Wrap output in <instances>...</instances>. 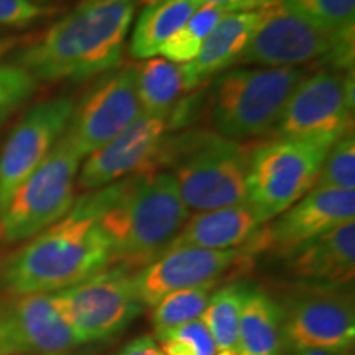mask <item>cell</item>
Masks as SVG:
<instances>
[{
    "mask_svg": "<svg viewBox=\"0 0 355 355\" xmlns=\"http://www.w3.org/2000/svg\"><path fill=\"white\" fill-rule=\"evenodd\" d=\"M101 191L73 207L0 261V290L10 296L56 293L114 263L112 243L101 225Z\"/></svg>",
    "mask_w": 355,
    "mask_h": 355,
    "instance_id": "6da1fadb",
    "label": "cell"
},
{
    "mask_svg": "<svg viewBox=\"0 0 355 355\" xmlns=\"http://www.w3.org/2000/svg\"><path fill=\"white\" fill-rule=\"evenodd\" d=\"M140 0H96L78 8L26 46L15 64L37 81H83L121 64Z\"/></svg>",
    "mask_w": 355,
    "mask_h": 355,
    "instance_id": "7a4b0ae2",
    "label": "cell"
},
{
    "mask_svg": "<svg viewBox=\"0 0 355 355\" xmlns=\"http://www.w3.org/2000/svg\"><path fill=\"white\" fill-rule=\"evenodd\" d=\"M99 191L114 261L130 270L158 259L189 219L170 171L146 170Z\"/></svg>",
    "mask_w": 355,
    "mask_h": 355,
    "instance_id": "3957f363",
    "label": "cell"
},
{
    "mask_svg": "<svg viewBox=\"0 0 355 355\" xmlns=\"http://www.w3.org/2000/svg\"><path fill=\"white\" fill-rule=\"evenodd\" d=\"M304 68L239 66L217 74L211 94V122L217 135L242 141L266 135L285 109Z\"/></svg>",
    "mask_w": 355,
    "mask_h": 355,
    "instance_id": "277c9868",
    "label": "cell"
},
{
    "mask_svg": "<svg viewBox=\"0 0 355 355\" xmlns=\"http://www.w3.org/2000/svg\"><path fill=\"white\" fill-rule=\"evenodd\" d=\"M248 153L242 141L217 133L186 135L168 150L171 175L191 212H207L247 202Z\"/></svg>",
    "mask_w": 355,
    "mask_h": 355,
    "instance_id": "5b68a950",
    "label": "cell"
},
{
    "mask_svg": "<svg viewBox=\"0 0 355 355\" xmlns=\"http://www.w3.org/2000/svg\"><path fill=\"white\" fill-rule=\"evenodd\" d=\"M235 66L255 68H301L309 61H324L334 71L354 66V25L334 33L322 32L308 21L270 3Z\"/></svg>",
    "mask_w": 355,
    "mask_h": 355,
    "instance_id": "8992f818",
    "label": "cell"
},
{
    "mask_svg": "<svg viewBox=\"0 0 355 355\" xmlns=\"http://www.w3.org/2000/svg\"><path fill=\"white\" fill-rule=\"evenodd\" d=\"M83 159L64 132L38 170L15 191L7 204L0 216V241H28L60 220L76 201L74 184Z\"/></svg>",
    "mask_w": 355,
    "mask_h": 355,
    "instance_id": "52a82bcc",
    "label": "cell"
},
{
    "mask_svg": "<svg viewBox=\"0 0 355 355\" xmlns=\"http://www.w3.org/2000/svg\"><path fill=\"white\" fill-rule=\"evenodd\" d=\"M51 298L81 344L112 339L145 309L132 270L123 265L107 266L78 285L51 293Z\"/></svg>",
    "mask_w": 355,
    "mask_h": 355,
    "instance_id": "ba28073f",
    "label": "cell"
},
{
    "mask_svg": "<svg viewBox=\"0 0 355 355\" xmlns=\"http://www.w3.org/2000/svg\"><path fill=\"white\" fill-rule=\"evenodd\" d=\"M329 148L309 141L270 140L250 150L247 202L259 211L265 224L316 186L322 159Z\"/></svg>",
    "mask_w": 355,
    "mask_h": 355,
    "instance_id": "9c48e42d",
    "label": "cell"
},
{
    "mask_svg": "<svg viewBox=\"0 0 355 355\" xmlns=\"http://www.w3.org/2000/svg\"><path fill=\"white\" fill-rule=\"evenodd\" d=\"M354 76L324 69L306 76L288 99L270 132L272 140L309 141L331 146L354 130Z\"/></svg>",
    "mask_w": 355,
    "mask_h": 355,
    "instance_id": "30bf717a",
    "label": "cell"
},
{
    "mask_svg": "<svg viewBox=\"0 0 355 355\" xmlns=\"http://www.w3.org/2000/svg\"><path fill=\"white\" fill-rule=\"evenodd\" d=\"M339 288L306 286L283 306L285 344L295 352H343L355 339L352 298Z\"/></svg>",
    "mask_w": 355,
    "mask_h": 355,
    "instance_id": "8fae6325",
    "label": "cell"
},
{
    "mask_svg": "<svg viewBox=\"0 0 355 355\" xmlns=\"http://www.w3.org/2000/svg\"><path fill=\"white\" fill-rule=\"evenodd\" d=\"M135 64L105 73L74 105L66 133L78 152L86 158L139 119Z\"/></svg>",
    "mask_w": 355,
    "mask_h": 355,
    "instance_id": "7c38bea8",
    "label": "cell"
},
{
    "mask_svg": "<svg viewBox=\"0 0 355 355\" xmlns=\"http://www.w3.org/2000/svg\"><path fill=\"white\" fill-rule=\"evenodd\" d=\"M73 110L74 102L68 97L40 102L13 128L0 153V216L66 132Z\"/></svg>",
    "mask_w": 355,
    "mask_h": 355,
    "instance_id": "4fadbf2b",
    "label": "cell"
},
{
    "mask_svg": "<svg viewBox=\"0 0 355 355\" xmlns=\"http://www.w3.org/2000/svg\"><path fill=\"white\" fill-rule=\"evenodd\" d=\"M355 220V191L314 186L300 201L265 224L247 243L252 252L270 248L286 257L319 235Z\"/></svg>",
    "mask_w": 355,
    "mask_h": 355,
    "instance_id": "5bb4252c",
    "label": "cell"
},
{
    "mask_svg": "<svg viewBox=\"0 0 355 355\" xmlns=\"http://www.w3.org/2000/svg\"><path fill=\"white\" fill-rule=\"evenodd\" d=\"M248 255L247 247L232 250L173 248L133 273V283L145 308H153L173 291L219 283L222 275Z\"/></svg>",
    "mask_w": 355,
    "mask_h": 355,
    "instance_id": "9a60e30c",
    "label": "cell"
},
{
    "mask_svg": "<svg viewBox=\"0 0 355 355\" xmlns=\"http://www.w3.org/2000/svg\"><path fill=\"white\" fill-rule=\"evenodd\" d=\"M168 127V119L141 114L115 139L83 159L84 163L78 173L79 188L101 189L139 175L162 155Z\"/></svg>",
    "mask_w": 355,
    "mask_h": 355,
    "instance_id": "2e32d148",
    "label": "cell"
},
{
    "mask_svg": "<svg viewBox=\"0 0 355 355\" xmlns=\"http://www.w3.org/2000/svg\"><path fill=\"white\" fill-rule=\"evenodd\" d=\"M0 319L10 329L21 354H66L83 345L58 313L51 293L0 301Z\"/></svg>",
    "mask_w": 355,
    "mask_h": 355,
    "instance_id": "e0dca14e",
    "label": "cell"
},
{
    "mask_svg": "<svg viewBox=\"0 0 355 355\" xmlns=\"http://www.w3.org/2000/svg\"><path fill=\"white\" fill-rule=\"evenodd\" d=\"M285 259L288 273L306 286H347L355 273V220L306 242Z\"/></svg>",
    "mask_w": 355,
    "mask_h": 355,
    "instance_id": "ac0fdd59",
    "label": "cell"
},
{
    "mask_svg": "<svg viewBox=\"0 0 355 355\" xmlns=\"http://www.w3.org/2000/svg\"><path fill=\"white\" fill-rule=\"evenodd\" d=\"M265 225L252 204L242 202L189 217L166 250L173 248H204L232 250L245 247ZM165 250V252H166Z\"/></svg>",
    "mask_w": 355,
    "mask_h": 355,
    "instance_id": "d6986e66",
    "label": "cell"
},
{
    "mask_svg": "<svg viewBox=\"0 0 355 355\" xmlns=\"http://www.w3.org/2000/svg\"><path fill=\"white\" fill-rule=\"evenodd\" d=\"M261 10L227 13L204 42L198 56L181 64L186 91L232 68L255 33Z\"/></svg>",
    "mask_w": 355,
    "mask_h": 355,
    "instance_id": "ffe728a7",
    "label": "cell"
},
{
    "mask_svg": "<svg viewBox=\"0 0 355 355\" xmlns=\"http://www.w3.org/2000/svg\"><path fill=\"white\" fill-rule=\"evenodd\" d=\"M283 345V306L266 291L248 286L239 322V355H282Z\"/></svg>",
    "mask_w": 355,
    "mask_h": 355,
    "instance_id": "44dd1931",
    "label": "cell"
},
{
    "mask_svg": "<svg viewBox=\"0 0 355 355\" xmlns=\"http://www.w3.org/2000/svg\"><path fill=\"white\" fill-rule=\"evenodd\" d=\"M199 8L198 0H153L140 12L128 51L135 60L159 56L163 44L180 32Z\"/></svg>",
    "mask_w": 355,
    "mask_h": 355,
    "instance_id": "7402d4cb",
    "label": "cell"
},
{
    "mask_svg": "<svg viewBox=\"0 0 355 355\" xmlns=\"http://www.w3.org/2000/svg\"><path fill=\"white\" fill-rule=\"evenodd\" d=\"M135 81L141 112L170 121L178 99L186 91L181 64L163 56L144 60L135 64Z\"/></svg>",
    "mask_w": 355,
    "mask_h": 355,
    "instance_id": "603a6c76",
    "label": "cell"
},
{
    "mask_svg": "<svg viewBox=\"0 0 355 355\" xmlns=\"http://www.w3.org/2000/svg\"><path fill=\"white\" fill-rule=\"evenodd\" d=\"M248 291L245 283L216 288L201 319L209 329L217 350H237L239 322Z\"/></svg>",
    "mask_w": 355,
    "mask_h": 355,
    "instance_id": "cb8c5ba5",
    "label": "cell"
},
{
    "mask_svg": "<svg viewBox=\"0 0 355 355\" xmlns=\"http://www.w3.org/2000/svg\"><path fill=\"white\" fill-rule=\"evenodd\" d=\"M216 286L217 283H207V285L184 288L166 295L158 304L153 306L152 321L155 334L201 319Z\"/></svg>",
    "mask_w": 355,
    "mask_h": 355,
    "instance_id": "d4e9b609",
    "label": "cell"
},
{
    "mask_svg": "<svg viewBox=\"0 0 355 355\" xmlns=\"http://www.w3.org/2000/svg\"><path fill=\"white\" fill-rule=\"evenodd\" d=\"M225 15L227 13L220 8L199 6L198 10L183 25V28L163 44L159 56L176 64H186L193 61L212 30Z\"/></svg>",
    "mask_w": 355,
    "mask_h": 355,
    "instance_id": "484cf974",
    "label": "cell"
},
{
    "mask_svg": "<svg viewBox=\"0 0 355 355\" xmlns=\"http://www.w3.org/2000/svg\"><path fill=\"white\" fill-rule=\"evenodd\" d=\"M270 3L327 33L355 24V0H270Z\"/></svg>",
    "mask_w": 355,
    "mask_h": 355,
    "instance_id": "4316f807",
    "label": "cell"
},
{
    "mask_svg": "<svg viewBox=\"0 0 355 355\" xmlns=\"http://www.w3.org/2000/svg\"><path fill=\"white\" fill-rule=\"evenodd\" d=\"M316 186L355 191V139L354 130L336 140L322 159Z\"/></svg>",
    "mask_w": 355,
    "mask_h": 355,
    "instance_id": "83f0119b",
    "label": "cell"
},
{
    "mask_svg": "<svg viewBox=\"0 0 355 355\" xmlns=\"http://www.w3.org/2000/svg\"><path fill=\"white\" fill-rule=\"evenodd\" d=\"M33 74L15 63H0V122L20 107L37 91Z\"/></svg>",
    "mask_w": 355,
    "mask_h": 355,
    "instance_id": "f1b7e54d",
    "label": "cell"
},
{
    "mask_svg": "<svg viewBox=\"0 0 355 355\" xmlns=\"http://www.w3.org/2000/svg\"><path fill=\"white\" fill-rule=\"evenodd\" d=\"M157 339L181 340V343L188 344L196 355H214L217 352V345L202 319H196V321L178 326L175 329L159 332L157 334Z\"/></svg>",
    "mask_w": 355,
    "mask_h": 355,
    "instance_id": "f546056e",
    "label": "cell"
},
{
    "mask_svg": "<svg viewBox=\"0 0 355 355\" xmlns=\"http://www.w3.org/2000/svg\"><path fill=\"white\" fill-rule=\"evenodd\" d=\"M46 10L33 0H0V28L28 25Z\"/></svg>",
    "mask_w": 355,
    "mask_h": 355,
    "instance_id": "4dcf8cb0",
    "label": "cell"
},
{
    "mask_svg": "<svg viewBox=\"0 0 355 355\" xmlns=\"http://www.w3.org/2000/svg\"><path fill=\"white\" fill-rule=\"evenodd\" d=\"M199 6L216 7L224 10L225 13H239V12H255L266 7L270 0H198Z\"/></svg>",
    "mask_w": 355,
    "mask_h": 355,
    "instance_id": "1f68e13d",
    "label": "cell"
},
{
    "mask_svg": "<svg viewBox=\"0 0 355 355\" xmlns=\"http://www.w3.org/2000/svg\"><path fill=\"white\" fill-rule=\"evenodd\" d=\"M117 355H165L162 347H159L158 340L155 337L145 334L140 337H135L130 343L123 345L119 350Z\"/></svg>",
    "mask_w": 355,
    "mask_h": 355,
    "instance_id": "d6a6232c",
    "label": "cell"
},
{
    "mask_svg": "<svg viewBox=\"0 0 355 355\" xmlns=\"http://www.w3.org/2000/svg\"><path fill=\"white\" fill-rule=\"evenodd\" d=\"M0 355H21L19 344L2 319H0Z\"/></svg>",
    "mask_w": 355,
    "mask_h": 355,
    "instance_id": "836d02e7",
    "label": "cell"
},
{
    "mask_svg": "<svg viewBox=\"0 0 355 355\" xmlns=\"http://www.w3.org/2000/svg\"><path fill=\"white\" fill-rule=\"evenodd\" d=\"M158 344L165 355H196L188 344L181 343V340L166 339V340H158Z\"/></svg>",
    "mask_w": 355,
    "mask_h": 355,
    "instance_id": "e575fe53",
    "label": "cell"
},
{
    "mask_svg": "<svg viewBox=\"0 0 355 355\" xmlns=\"http://www.w3.org/2000/svg\"><path fill=\"white\" fill-rule=\"evenodd\" d=\"M17 46V38H0V60Z\"/></svg>",
    "mask_w": 355,
    "mask_h": 355,
    "instance_id": "d590c367",
    "label": "cell"
},
{
    "mask_svg": "<svg viewBox=\"0 0 355 355\" xmlns=\"http://www.w3.org/2000/svg\"><path fill=\"white\" fill-rule=\"evenodd\" d=\"M296 355H339V354L329 352V350H304V352H296Z\"/></svg>",
    "mask_w": 355,
    "mask_h": 355,
    "instance_id": "8d00e7d4",
    "label": "cell"
},
{
    "mask_svg": "<svg viewBox=\"0 0 355 355\" xmlns=\"http://www.w3.org/2000/svg\"><path fill=\"white\" fill-rule=\"evenodd\" d=\"M214 355H239L237 350H217Z\"/></svg>",
    "mask_w": 355,
    "mask_h": 355,
    "instance_id": "74e56055",
    "label": "cell"
},
{
    "mask_svg": "<svg viewBox=\"0 0 355 355\" xmlns=\"http://www.w3.org/2000/svg\"><path fill=\"white\" fill-rule=\"evenodd\" d=\"M21 355H74V354L66 352V354H21Z\"/></svg>",
    "mask_w": 355,
    "mask_h": 355,
    "instance_id": "f35d334b",
    "label": "cell"
},
{
    "mask_svg": "<svg viewBox=\"0 0 355 355\" xmlns=\"http://www.w3.org/2000/svg\"><path fill=\"white\" fill-rule=\"evenodd\" d=\"M84 2H96V0H84Z\"/></svg>",
    "mask_w": 355,
    "mask_h": 355,
    "instance_id": "ab89813d",
    "label": "cell"
}]
</instances>
